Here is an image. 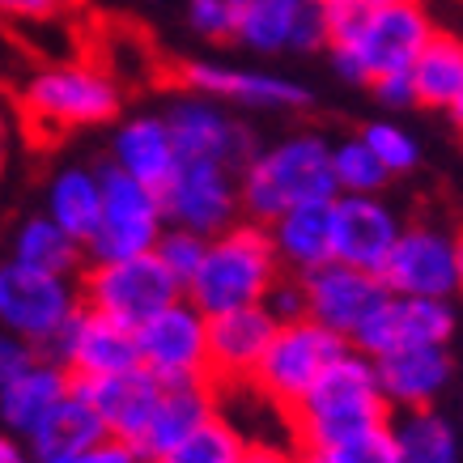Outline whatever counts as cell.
<instances>
[{"label": "cell", "mask_w": 463, "mask_h": 463, "mask_svg": "<svg viewBox=\"0 0 463 463\" xmlns=\"http://www.w3.org/2000/svg\"><path fill=\"white\" fill-rule=\"evenodd\" d=\"M336 200L332 179V141L319 132H294L277 145L255 149L239 170L242 222L268 225L298 204Z\"/></svg>", "instance_id": "2"}, {"label": "cell", "mask_w": 463, "mask_h": 463, "mask_svg": "<svg viewBox=\"0 0 463 463\" xmlns=\"http://www.w3.org/2000/svg\"><path fill=\"white\" fill-rule=\"evenodd\" d=\"M111 166L124 170L128 179L162 192L166 179L175 175V166H179V149H175L166 115L141 111V115L119 119L111 137Z\"/></svg>", "instance_id": "23"}, {"label": "cell", "mask_w": 463, "mask_h": 463, "mask_svg": "<svg viewBox=\"0 0 463 463\" xmlns=\"http://www.w3.org/2000/svg\"><path fill=\"white\" fill-rule=\"evenodd\" d=\"M408 85H412V107L447 111V102L463 85V34L438 26L430 34V43L421 47V56L412 60Z\"/></svg>", "instance_id": "30"}, {"label": "cell", "mask_w": 463, "mask_h": 463, "mask_svg": "<svg viewBox=\"0 0 463 463\" xmlns=\"http://www.w3.org/2000/svg\"><path fill=\"white\" fill-rule=\"evenodd\" d=\"M247 52L277 56V52H323V17L319 0H251L239 26Z\"/></svg>", "instance_id": "22"}, {"label": "cell", "mask_w": 463, "mask_h": 463, "mask_svg": "<svg viewBox=\"0 0 463 463\" xmlns=\"http://www.w3.org/2000/svg\"><path fill=\"white\" fill-rule=\"evenodd\" d=\"M77 310H81V294L72 277H52V272L0 260V332L47 353V345L60 336V327Z\"/></svg>", "instance_id": "9"}, {"label": "cell", "mask_w": 463, "mask_h": 463, "mask_svg": "<svg viewBox=\"0 0 463 463\" xmlns=\"http://www.w3.org/2000/svg\"><path fill=\"white\" fill-rule=\"evenodd\" d=\"M43 357H52V362L64 365L72 383L111 379V374L141 370L137 332H128V327L102 319V315H94V310H85V307L60 327V336L47 345Z\"/></svg>", "instance_id": "16"}, {"label": "cell", "mask_w": 463, "mask_h": 463, "mask_svg": "<svg viewBox=\"0 0 463 463\" xmlns=\"http://www.w3.org/2000/svg\"><path fill=\"white\" fill-rule=\"evenodd\" d=\"M170 81L179 85V94H200L230 111H307L315 102L310 85L294 81L285 72L234 69L222 60H183L170 72Z\"/></svg>", "instance_id": "10"}, {"label": "cell", "mask_w": 463, "mask_h": 463, "mask_svg": "<svg viewBox=\"0 0 463 463\" xmlns=\"http://www.w3.org/2000/svg\"><path fill=\"white\" fill-rule=\"evenodd\" d=\"M72 392L94 408L107 438H119V442L137 450L145 425H149L157 400H162V383L154 374H145V370H128V374H111V379L72 383Z\"/></svg>", "instance_id": "21"}, {"label": "cell", "mask_w": 463, "mask_h": 463, "mask_svg": "<svg viewBox=\"0 0 463 463\" xmlns=\"http://www.w3.org/2000/svg\"><path fill=\"white\" fill-rule=\"evenodd\" d=\"M99 438H107L102 421L94 417V408L85 404L77 392H69L22 442L39 463H69L72 455H81L85 447H94Z\"/></svg>", "instance_id": "27"}, {"label": "cell", "mask_w": 463, "mask_h": 463, "mask_svg": "<svg viewBox=\"0 0 463 463\" xmlns=\"http://www.w3.org/2000/svg\"><path fill=\"white\" fill-rule=\"evenodd\" d=\"M272 459H277V450L251 447V442L217 412V417H209V421L200 425L196 434H187L179 447L166 450V455L154 463H272Z\"/></svg>", "instance_id": "32"}, {"label": "cell", "mask_w": 463, "mask_h": 463, "mask_svg": "<svg viewBox=\"0 0 463 463\" xmlns=\"http://www.w3.org/2000/svg\"><path fill=\"white\" fill-rule=\"evenodd\" d=\"M272 463H294V459H285V455H277V459H272Z\"/></svg>", "instance_id": "49"}, {"label": "cell", "mask_w": 463, "mask_h": 463, "mask_svg": "<svg viewBox=\"0 0 463 463\" xmlns=\"http://www.w3.org/2000/svg\"><path fill=\"white\" fill-rule=\"evenodd\" d=\"M379 281L400 298H455V230L438 222H404Z\"/></svg>", "instance_id": "13"}, {"label": "cell", "mask_w": 463, "mask_h": 463, "mask_svg": "<svg viewBox=\"0 0 463 463\" xmlns=\"http://www.w3.org/2000/svg\"><path fill=\"white\" fill-rule=\"evenodd\" d=\"M277 277H281V264L268 242V230L255 222H234L230 230L209 239L204 260L183 298L200 315H225V310L260 307Z\"/></svg>", "instance_id": "5"}, {"label": "cell", "mask_w": 463, "mask_h": 463, "mask_svg": "<svg viewBox=\"0 0 463 463\" xmlns=\"http://www.w3.org/2000/svg\"><path fill=\"white\" fill-rule=\"evenodd\" d=\"M204 247H209V239H200L192 230H179V225H166L154 247V255H157V264L179 281V289H187V281L196 277L200 260H204Z\"/></svg>", "instance_id": "37"}, {"label": "cell", "mask_w": 463, "mask_h": 463, "mask_svg": "<svg viewBox=\"0 0 463 463\" xmlns=\"http://www.w3.org/2000/svg\"><path fill=\"white\" fill-rule=\"evenodd\" d=\"M285 421L294 425L298 450L336 447V442H349L357 434L383 430L392 421V408L379 392L374 362L357 349H345L319 379L310 383L307 395L298 400Z\"/></svg>", "instance_id": "1"}, {"label": "cell", "mask_w": 463, "mask_h": 463, "mask_svg": "<svg viewBox=\"0 0 463 463\" xmlns=\"http://www.w3.org/2000/svg\"><path fill=\"white\" fill-rule=\"evenodd\" d=\"M277 323L264 307L209 315V379L213 387H242L264 357Z\"/></svg>", "instance_id": "20"}, {"label": "cell", "mask_w": 463, "mask_h": 463, "mask_svg": "<svg viewBox=\"0 0 463 463\" xmlns=\"http://www.w3.org/2000/svg\"><path fill=\"white\" fill-rule=\"evenodd\" d=\"M332 179H336V196H383L392 175L362 145V137H345L332 145Z\"/></svg>", "instance_id": "33"}, {"label": "cell", "mask_w": 463, "mask_h": 463, "mask_svg": "<svg viewBox=\"0 0 463 463\" xmlns=\"http://www.w3.org/2000/svg\"><path fill=\"white\" fill-rule=\"evenodd\" d=\"M0 463H39L30 455V447L14 434H0Z\"/></svg>", "instance_id": "43"}, {"label": "cell", "mask_w": 463, "mask_h": 463, "mask_svg": "<svg viewBox=\"0 0 463 463\" xmlns=\"http://www.w3.org/2000/svg\"><path fill=\"white\" fill-rule=\"evenodd\" d=\"M141 370L154 374L162 387L175 383H213L209 379V315H200L187 298L157 310L149 323L137 327Z\"/></svg>", "instance_id": "12"}, {"label": "cell", "mask_w": 463, "mask_h": 463, "mask_svg": "<svg viewBox=\"0 0 463 463\" xmlns=\"http://www.w3.org/2000/svg\"><path fill=\"white\" fill-rule=\"evenodd\" d=\"M99 187H102V209H99V230L85 242V264H107V260H128V255H149L166 230L162 217V200L154 187L128 179L124 170H115L111 162L99 166Z\"/></svg>", "instance_id": "7"}, {"label": "cell", "mask_w": 463, "mask_h": 463, "mask_svg": "<svg viewBox=\"0 0 463 463\" xmlns=\"http://www.w3.org/2000/svg\"><path fill=\"white\" fill-rule=\"evenodd\" d=\"M56 5L52 0H0V22H52Z\"/></svg>", "instance_id": "41"}, {"label": "cell", "mask_w": 463, "mask_h": 463, "mask_svg": "<svg viewBox=\"0 0 463 463\" xmlns=\"http://www.w3.org/2000/svg\"><path fill=\"white\" fill-rule=\"evenodd\" d=\"M365 9H387V5H404V0H362Z\"/></svg>", "instance_id": "48"}, {"label": "cell", "mask_w": 463, "mask_h": 463, "mask_svg": "<svg viewBox=\"0 0 463 463\" xmlns=\"http://www.w3.org/2000/svg\"><path fill=\"white\" fill-rule=\"evenodd\" d=\"M374 374H379V392L392 408V417L395 412H421V408H434L438 395L450 387L455 357L447 345L400 349L387 357H374Z\"/></svg>", "instance_id": "19"}, {"label": "cell", "mask_w": 463, "mask_h": 463, "mask_svg": "<svg viewBox=\"0 0 463 463\" xmlns=\"http://www.w3.org/2000/svg\"><path fill=\"white\" fill-rule=\"evenodd\" d=\"M9 141H14V124H9V111L0 107V166H5V157H9Z\"/></svg>", "instance_id": "44"}, {"label": "cell", "mask_w": 463, "mask_h": 463, "mask_svg": "<svg viewBox=\"0 0 463 463\" xmlns=\"http://www.w3.org/2000/svg\"><path fill=\"white\" fill-rule=\"evenodd\" d=\"M162 200V217L166 225L192 230L200 239H213L230 230L234 222H242L239 209V170L222 166V162H196L183 157L175 175L166 179V187L157 192Z\"/></svg>", "instance_id": "11"}, {"label": "cell", "mask_w": 463, "mask_h": 463, "mask_svg": "<svg viewBox=\"0 0 463 463\" xmlns=\"http://www.w3.org/2000/svg\"><path fill=\"white\" fill-rule=\"evenodd\" d=\"M39 357H43V353L34 349V345L9 336V332H0V387H9L14 379H22L30 365L39 362Z\"/></svg>", "instance_id": "39"}, {"label": "cell", "mask_w": 463, "mask_h": 463, "mask_svg": "<svg viewBox=\"0 0 463 463\" xmlns=\"http://www.w3.org/2000/svg\"><path fill=\"white\" fill-rule=\"evenodd\" d=\"M17 111L26 128L47 137L107 128L124 115V81L102 60H56L17 85Z\"/></svg>", "instance_id": "3"}, {"label": "cell", "mask_w": 463, "mask_h": 463, "mask_svg": "<svg viewBox=\"0 0 463 463\" xmlns=\"http://www.w3.org/2000/svg\"><path fill=\"white\" fill-rule=\"evenodd\" d=\"M260 307L272 315V323L307 319V294H302V281H298V277H289V272H281V277L272 281V289L264 294V302H260Z\"/></svg>", "instance_id": "38"}, {"label": "cell", "mask_w": 463, "mask_h": 463, "mask_svg": "<svg viewBox=\"0 0 463 463\" xmlns=\"http://www.w3.org/2000/svg\"><path fill=\"white\" fill-rule=\"evenodd\" d=\"M268 242L277 251V264L289 277H307L315 268L332 264V200L323 204H298L268 222Z\"/></svg>", "instance_id": "25"}, {"label": "cell", "mask_w": 463, "mask_h": 463, "mask_svg": "<svg viewBox=\"0 0 463 463\" xmlns=\"http://www.w3.org/2000/svg\"><path fill=\"white\" fill-rule=\"evenodd\" d=\"M170 137L175 149L183 157H196V162H222L230 170H242V162L260 149L255 132L239 119V111H230L222 102L200 99V94H179L166 111Z\"/></svg>", "instance_id": "15"}, {"label": "cell", "mask_w": 463, "mask_h": 463, "mask_svg": "<svg viewBox=\"0 0 463 463\" xmlns=\"http://www.w3.org/2000/svg\"><path fill=\"white\" fill-rule=\"evenodd\" d=\"M370 94L383 102V107H412V85H408V72L404 77H383V81L370 85Z\"/></svg>", "instance_id": "42"}, {"label": "cell", "mask_w": 463, "mask_h": 463, "mask_svg": "<svg viewBox=\"0 0 463 463\" xmlns=\"http://www.w3.org/2000/svg\"><path fill=\"white\" fill-rule=\"evenodd\" d=\"M81 307L119 323L128 332H137L149 323L157 310L179 302L183 289L166 268L157 264V255H128V260H107V264H85L77 277Z\"/></svg>", "instance_id": "6"}, {"label": "cell", "mask_w": 463, "mask_h": 463, "mask_svg": "<svg viewBox=\"0 0 463 463\" xmlns=\"http://www.w3.org/2000/svg\"><path fill=\"white\" fill-rule=\"evenodd\" d=\"M400 213L383 196H336L332 200V260L362 272H379L400 239Z\"/></svg>", "instance_id": "18"}, {"label": "cell", "mask_w": 463, "mask_h": 463, "mask_svg": "<svg viewBox=\"0 0 463 463\" xmlns=\"http://www.w3.org/2000/svg\"><path fill=\"white\" fill-rule=\"evenodd\" d=\"M5 260H14L22 268H34V272H52V277H72L77 281L85 268V247L77 239H69L52 217L30 213V217H22L14 225Z\"/></svg>", "instance_id": "29"}, {"label": "cell", "mask_w": 463, "mask_h": 463, "mask_svg": "<svg viewBox=\"0 0 463 463\" xmlns=\"http://www.w3.org/2000/svg\"><path fill=\"white\" fill-rule=\"evenodd\" d=\"M345 349H349V340H340L336 332L319 327L315 319L277 323L264 357L251 370V387L264 395L268 404H277L289 417L294 404L307 395L310 383L319 379Z\"/></svg>", "instance_id": "8"}, {"label": "cell", "mask_w": 463, "mask_h": 463, "mask_svg": "<svg viewBox=\"0 0 463 463\" xmlns=\"http://www.w3.org/2000/svg\"><path fill=\"white\" fill-rule=\"evenodd\" d=\"M298 281L307 294V319L336 332L340 340H353V332L387 302V285L379 281V272H362V268L336 264V260Z\"/></svg>", "instance_id": "17"}, {"label": "cell", "mask_w": 463, "mask_h": 463, "mask_svg": "<svg viewBox=\"0 0 463 463\" xmlns=\"http://www.w3.org/2000/svg\"><path fill=\"white\" fill-rule=\"evenodd\" d=\"M251 0H187V26L209 43H234Z\"/></svg>", "instance_id": "36"}, {"label": "cell", "mask_w": 463, "mask_h": 463, "mask_svg": "<svg viewBox=\"0 0 463 463\" xmlns=\"http://www.w3.org/2000/svg\"><path fill=\"white\" fill-rule=\"evenodd\" d=\"M69 463H145L137 450L119 442V438H99L94 447H85L81 455H72Z\"/></svg>", "instance_id": "40"}, {"label": "cell", "mask_w": 463, "mask_h": 463, "mask_svg": "<svg viewBox=\"0 0 463 463\" xmlns=\"http://www.w3.org/2000/svg\"><path fill=\"white\" fill-rule=\"evenodd\" d=\"M392 430V463H459L463 447L455 425L438 412V408H421V412H400L387 421Z\"/></svg>", "instance_id": "31"}, {"label": "cell", "mask_w": 463, "mask_h": 463, "mask_svg": "<svg viewBox=\"0 0 463 463\" xmlns=\"http://www.w3.org/2000/svg\"><path fill=\"white\" fill-rule=\"evenodd\" d=\"M99 209H102V187H99V170L94 166H60L52 179H47V192H43V217L77 239L85 247L90 234L99 230Z\"/></svg>", "instance_id": "28"}, {"label": "cell", "mask_w": 463, "mask_h": 463, "mask_svg": "<svg viewBox=\"0 0 463 463\" xmlns=\"http://www.w3.org/2000/svg\"><path fill=\"white\" fill-rule=\"evenodd\" d=\"M455 294H463V225L455 230Z\"/></svg>", "instance_id": "45"}, {"label": "cell", "mask_w": 463, "mask_h": 463, "mask_svg": "<svg viewBox=\"0 0 463 463\" xmlns=\"http://www.w3.org/2000/svg\"><path fill=\"white\" fill-rule=\"evenodd\" d=\"M434 30L438 22L430 5L404 0V5H387V9H362V17L323 52L345 81L370 90L383 77H404Z\"/></svg>", "instance_id": "4"}, {"label": "cell", "mask_w": 463, "mask_h": 463, "mask_svg": "<svg viewBox=\"0 0 463 463\" xmlns=\"http://www.w3.org/2000/svg\"><path fill=\"white\" fill-rule=\"evenodd\" d=\"M56 5V14H72V9H81V0H52Z\"/></svg>", "instance_id": "47"}, {"label": "cell", "mask_w": 463, "mask_h": 463, "mask_svg": "<svg viewBox=\"0 0 463 463\" xmlns=\"http://www.w3.org/2000/svg\"><path fill=\"white\" fill-rule=\"evenodd\" d=\"M209 417H217V387L213 383H175V387H162V400H157L154 417H149L141 442H137V455L145 463L162 459L187 434H196Z\"/></svg>", "instance_id": "24"}, {"label": "cell", "mask_w": 463, "mask_h": 463, "mask_svg": "<svg viewBox=\"0 0 463 463\" xmlns=\"http://www.w3.org/2000/svg\"><path fill=\"white\" fill-rule=\"evenodd\" d=\"M392 430H370V434H357L349 442H336V447H319V450H298L294 463H392Z\"/></svg>", "instance_id": "35"}, {"label": "cell", "mask_w": 463, "mask_h": 463, "mask_svg": "<svg viewBox=\"0 0 463 463\" xmlns=\"http://www.w3.org/2000/svg\"><path fill=\"white\" fill-rule=\"evenodd\" d=\"M447 119H450V124H455V128H459V132H463V85H459V90H455V99L447 102Z\"/></svg>", "instance_id": "46"}, {"label": "cell", "mask_w": 463, "mask_h": 463, "mask_svg": "<svg viewBox=\"0 0 463 463\" xmlns=\"http://www.w3.org/2000/svg\"><path fill=\"white\" fill-rule=\"evenodd\" d=\"M362 145L370 154L379 157V166L392 175V179H404L412 170L421 166V141L408 132L404 124H395V119H374V124H365L362 132Z\"/></svg>", "instance_id": "34"}, {"label": "cell", "mask_w": 463, "mask_h": 463, "mask_svg": "<svg viewBox=\"0 0 463 463\" xmlns=\"http://www.w3.org/2000/svg\"><path fill=\"white\" fill-rule=\"evenodd\" d=\"M455 327H459V315H455V307L442 302V298L387 294V302L353 332L349 349L365 353V357L374 362V357H387V353H400V349L450 345Z\"/></svg>", "instance_id": "14"}, {"label": "cell", "mask_w": 463, "mask_h": 463, "mask_svg": "<svg viewBox=\"0 0 463 463\" xmlns=\"http://www.w3.org/2000/svg\"><path fill=\"white\" fill-rule=\"evenodd\" d=\"M69 392H72L69 370L60 362H52V357H39L22 379L0 387V425L14 438H26Z\"/></svg>", "instance_id": "26"}]
</instances>
